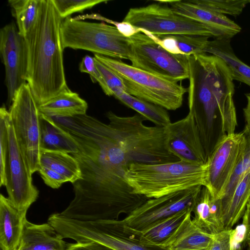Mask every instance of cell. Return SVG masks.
<instances>
[{
  "label": "cell",
  "mask_w": 250,
  "mask_h": 250,
  "mask_svg": "<svg viewBox=\"0 0 250 250\" xmlns=\"http://www.w3.org/2000/svg\"><path fill=\"white\" fill-rule=\"evenodd\" d=\"M207 165L182 161L158 164H129L125 179L133 193L148 199L192 187L205 186Z\"/></svg>",
  "instance_id": "277c9868"
},
{
  "label": "cell",
  "mask_w": 250,
  "mask_h": 250,
  "mask_svg": "<svg viewBox=\"0 0 250 250\" xmlns=\"http://www.w3.org/2000/svg\"><path fill=\"white\" fill-rule=\"evenodd\" d=\"M66 250H115L102 244L91 242L68 244Z\"/></svg>",
  "instance_id": "ab89813d"
},
{
  "label": "cell",
  "mask_w": 250,
  "mask_h": 250,
  "mask_svg": "<svg viewBox=\"0 0 250 250\" xmlns=\"http://www.w3.org/2000/svg\"><path fill=\"white\" fill-rule=\"evenodd\" d=\"M248 250H250V249H248Z\"/></svg>",
  "instance_id": "f6af8a7d"
},
{
  "label": "cell",
  "mask_w": 250,
  "mask_h": 250,
  "mask_svg": "<svg viewBox=\"0 0 250 250\" xmlns=\"http://www.w3.org/2000/svg\"><path fill=\"white\" fill-rule=\"evenodd\" d=\"M68 244L48 222L36 224L26 219L17 250H66Z\"/></svg>",
  "instance_id": "d6986e66"
},
{
  "label": "cell",
  "mask_w": 250,
  "mask_h": 250,
  "mask_svg": "<svg viewBox=\"0 0 250 250\" xmlns=\"http://www.w3.org/2000/svg\"><path fill=\"white\" fill-rule=\"evenodd\" d=\"M245 145L242 132L234 133L223 138L208 157L205 187L213 198L221 199L223 195Z\"/></svg>",
  "instance_id": "4fadbf2b"
},
{
  "label": "cell",
  "mask_w": 250,
  "mask_h": 250,
  "mask_svg": "<svg viewBox=\"0 0 250 250\" xmlns=\"http://www.w3.org/2000/svg\"><path fill=\"white\" fill-rule=\"evenodd\" d=\"M26 210L17 208L8 198L0 195V247L1 250H17L19 248Z\"/></svg>",
  "instance_id": "ac0fdd59"
},
{
  "label": "cell",
  "mask_w": 250,
  "mask_h": 250,
  "mask_svg": "<svg viewBox=\"0 0 250 250\" xmlns=\"http://www.w3.org/2000/svg\"><path fill=\"white\" fill-rule=\"evenodd\" d=\"M97 68L102 74L110 93V96H115L126 92V88L121 79L110 68L95 58Z\"/></svg>",
  "instance_id": "e575fe53"
},
{
  "label": "cell",
  "mask_w": 250,
  "mask_h": 250,
  "mask_svg": "<svg viewBox=\"0 0 250 250\" xmlns=\"http://www.w3.org/2000/svg\"><path fill=\"white\" fill-rule=\"evenodd\" d=\"M250 214V209L247 206L242 217V223L237 225L234 229H231L229 250H242L243 244L246 243Z\"/></svg>",
  "instance_id": "d590c367"
},
{
  "label": "cell",
  "mask_w": 250,
  "mask_h": 250,
  "mask_svg": "<svg viewBox=\"0 0 250 250\" xmlns=\"http://www.w3.org/2000/svg\"><path fill=\"white\" fill-rule=\"evenodd\" d=\"M109 23L113 24L122 34L127 37H130L135 34L141 32L140 29L137 28L126 22H118L110 20Z\"/></svg>",
  "instance_id": "60d3db41"
},
{
  "label": "cell",
  "mask_w": 250,
  "mask_h": 250,
  "mask_svg": "<svg viewBox=\"0 0 250 250\" xmlns=\"http://www.w3.org/2000/svg\"><path fill=\"white\" fill-rule=\"evenodd\" d=\"M189 111L194 117L207 158L237 125L231 73L220 58L202 53L188 56Z\"/></svg>",
  "instance_id": "6da1fadb"
},
{
  "label": "cell",
  "mask_w": 250,
  "mask_h": 250,
  "mask_svg": "<svg viewBox=\"0 0 250 250\" xmlns=\"http://www.w3.org/2000/svg\"><path fill=\"white\" fill-rule=\"evenodd\" d=\"M192 212L194 224L207 233L215 234L224 230L221 200L213 198L205 186L201 189Z\"/></svg>",
  "instance_id": "ffe728a7"
},
{
  "label": "cell",
  "mask_w": 250,
  "mask_h": 250,
  "mask_svg": "<svg viewBox=\"0 0 250 250\" xmlns=\"http://www.w3.org/2000/svg\"><path fill=\"white\" fill-rule=\"evenodd\" d=\"M203 186L170 193L145 202L123 219L135 232H144L168 218L185 210L193 209Z\"/></svg>",
  "instance_id": "7c38bea8"
},
{
  "label": "cell",
  "mask_w": 250,
  "mask_h": 250,
  "mask_svg": "<svg viewBox=\"0 0 250 250\" xmlns=\"http://www.w3.org/2000/svg\"><path fill=\"white\" fill-rule=\"evenodd\" d=\"M9 112L19 147L32 175L41 168L40 112L27 83L16 92Z\"/></svg>",
  "instance_id": "9c48e42d"
},
{
  "label": "cell",
  "mask_w": 250,
  "mask_h": 250,
  "mask_svg": "<svg viewBox=\"0 0 250 250\" xmlns=\"http://www.w3.org/2000/svg\"><path fill=\"white\" fill-rule=\"evenodd\" d=\"M204 52L220 58L229 69L233 80L250 86V66L237 57L231 47L230 39H215L209 41Z\"/></svg>",
  "instance_id": "d4e9b609"
},
{
  "label": "cell",
  "mask_w": 250,
  "mask_h": 250,
  "mask_svg": "<svg viewBox=\"0 0 250 250\" xmlns=\"http://www.w3.org/2000/svg\"><path fill=\"white\" fill-rule=\"evenodd\" d=\"M114 97L126 106L137 111L156 126L166 127L171 123L167 110L162 107L123 92Z\"/></svg>",
  "instance_id": "f1b7e54d"
},
{
  "label": "cell",
  "mask_w": 250,
  "mask_h": 250,
  "mask_svg": "<svg viewBox=\"0 0 250 250\" xmlns=\"http://www.w3.org/2000/svg\"><path fill=\"white\" fill-rule=\"evenodd\" d=\"M9 112L3 105L0 109V186H5V166L9 152Z\"/></svg>",
  "instance_id": "1f68e13d"
},
{
  "label": "cell",
  "mask_w": 250,
  "mask_h": 250,
  "mask_svg": "<svg viewBox=\"0 0 250 250\" xmlns=\"http://www.w3.org/2000/svg\"><path fill=\"white\" fill-rule=\"evenodd\" d=\"M41 113L53 118H67L86 114V102L69 88L40 105Z\"/></svg>",
  "instance_id": "603a6c76"
},
{
  "label": "cell",
  "mask_w": 250,
  "mask_h": 250,
  "mask_svg": "<svg viewBox=\"0 0 250 250\" xmlns=\"http://www.w3.org/2000/svg\"><path fill=\"white\" fill-rule=\"evenodd\" d=\"M153 3L131 8L123 21L139 28L141 33L156 37L188 35L213 37L204 24L174 12L167 5Z\"/></svg>",
  "instance_id": "30bf717a"
},
{
  "label": "cell",
  "mask_w": 250,
  "mask_h": 250,
  "mask_svg": "<svg viewBox=\"0 0 250 250\" xmlns=\"http://www.w3.org/2000/svg\"><path fill=\"white\" fill-rule=\"evenodd\" d=\"M156 42L167 51L174 54L190 56L204 52L209 37L188 35H175L156 37L148 33Z\"/></svg>",
  "instance_id": "484cf974"
},
{
  "label": "cell",
  "mask_w": 250,
  "mask_h": 250,
  "mask_svg": "<svg viewBox=\"0 0 250 250\" xmlns=\"http://www.w3.org/2000/svg\"><path fill=\"white\" fill-rule=\"evenodd\" d=\"M188 214L182 224L164 246L169 250H206L211 246L214 234L195 225Z\"/></svg>",
  "instance_id": "44dd1931"
},
{
  "label": "cell",
  "mask_w": 250,
  "mask_h": 250,
  "mask_svg": "<svg viewBox=\"0 0 250 250\" xmlns=\"http://www.w3.org/2000/svg\"><path fill=\"white\" fill-rule=\"evenodd\" d=\"M242 132L245 139V147L225 191L220 199L221 203L230 197L240 180L250 171V129L245 126Z\"/></svg>",
  "instance_id": "4dcf8cb0"
},
{
  "label": "cell",
  "mask_w": 250,
  "mask_h": 250,
  "mask_svg": "<svg viewBox=\"0 0 250 250\" xmlns=\"http://www.w3.org/2000/svg\"><path fill=\"white\" fill-rule=\"evenodd\" d=\"M61 17L63 20L75 13L82 12L85 10L103 2L104 0H52Z\"/></svg>",
  "instance_id": "836d02e7"
},
{
  "label": "cell",
  "mask_w": 250,
  "mask_h": 250,
  "mask_svg": "<svg viewBox=\"0 0 250 250\" xmlns=\"http://www.w3.org/2000/svg\"><path fill=\"white\" fill-rule=\"evenodd\" d=\"M41 0H10L14 12L20 34L24 38L34 26L38 14Z\"/></svg>",
  "instance_id": "f546056e"
},
{
  "label": "cell",
  "mask_w": 250,
  "mask_h": 250,
  "mask_svg": "<svg viewBox=\"0 0 250 250\" xmlns=\"http://www.w3.org/2000/svg\"><path fill=\"white\" fill-rule=\"evenodd\" d=\"M41 167L51 169L74 183L82 178L80 164L69 153L53 151H41Z\"/></svg>",
  "instance_id": "4316f807"
},
{
  "label": "cell",
  "mask_w": 250,
  "mask_h": 250,
  "mask_svg": "<svg viewBox=\"0 0 250 250\" xmlns=\"http://www.w3.org/2000/svg\"><path fill=\"white\" fill-rule=\"evenodd\" d=\"M202 6L221 14L232 16L240 15L250 2L249 0H193Z\"/></svg>",
  "instance_id": "d6a6232c"
},
{
  "label": "cell",
  "mask_w": 250,
  "mask_h": 250,
  "mask_svg": "<svg viewBox=\"0 0 250 250\" xmlns=\"http://www.w3.org/2000/svg\"><path fill=\"white\" fill-rule=\"evenodd\" d=\"M247 206L250 209V200H249V203L247 205Z\"/></svg>",
  "instance_id": "ee69618b"
},
{
  "label": "cell",
  "mask_w": 250,
  "mask_h": 250,
  "mask_svg": "<svg viewBox=\"0 0 250 250\" xmlns=\"http://www.w3.org/2000/svg\"><path fill=\"white\" fill-rule=\"evenodd\" d=\"M0 54L5 67L8 103L10 105L20 87L27 83V51L24 38L12 21L0 30Z\"/></svg>",
  "instance_id": "9a60e30c"
},
{
  "label": "cell",
  "mask_w": 250,
  "mask_h": 250,
  "mask_svg": "<svg viewBox=\"0 0 250 250\" xmlns=\"http://www.w3.org/2000/svg\"><path fill=\"white\" fill-rule=\"evenodd\" d=\"M106 116L131 163L180 161L169 150L165 127L146 126L144 123L146 120L138 113L124 117L109 111Z\"/></svg>",
  "instance_id": "5b68a950"
},
{
  "label": "cell",
  "mask_w": 250,
  "mask_h": 250,
  "mask_svg": "<svg viewBox=\"0 0 250 250\" xmlns=\"http://www.w3.org/2000/svg\"><path fill=\"white\" fill-rule=\"evenodd\" d=\"M60 37L63 49H82L111 58L130 60V38L114 26L69 17L61 23Z\"/></svg>",
  "instance_id": "ba28073f"
},
{
  "label": "cell",
  "mask_w": 250,
  "mask_h": 250,
  "mask_svg": "<svg viewBox=\"0 0 250 250\" xmlns=\"http://www.w3.org/2000/svg\"><path fill=\"white\" fill-rule=\"evenodd\" d=\"M246 242L249 246V249H250V218L248 224V233L246 239Z\"/></svg>",
  "instance_id": "7bdbcfd3"
},
{
  "label": "cell",
  "mask_w": 250,
  "mask_h": 250,
  "mask_svg": "<svg viewBox=\"0 0 250 250\" xmlns=\"http://www.w3.org/2000/svg\"><path fill=\"white\" fill-rule=\"evenodd\" d=\"M94 58L121 79L127 94L166 110H175L182 106L188 88L178 82L141 70L119 59L96 54Z\"/></svg>",
  "instance_id": "52a82bcc"
},
{
  "label": "cell",
  "mask_w": 250,
  "mask_h": 250,
  "mask_svg": "<svg viewBox=\"0 0 250 250\" xmlns=\"http://www.w3.org/2000/svg\"><path fill=\"white\" fill-rule=\"evenodd\" d=\"M40 125L41 151H59L70 154L79 151V146L76 140L52 118L40 113Z\"/></svg>",
  "instance_id": "7402d4cb"
},
{
  "label": "cell",
  "mask_w": 250,
  "mask_h": 250,
  "mask_svg": "<svg viewBox=\"0 0 250 250\" xmlns=\"http://www.w3.org/2000/svg\"><path fill=\"white\" fill-rule=\"evenodd\" d=\"M71 155L80 164L82 178L73 184L74 197L60 212L62 216L83 221L118 220L148 199L133 192L125 168L100 166L80 151Z\"/></svg>",
  "instance_id": "7a4b0ae2"
},
{
  "label": "cell",
  "mask_w": 250,
  "mask_h": 250,
  "mask_svg": "<svg viewBox=\"0 0 250 250\" xmlns=\"http://www.w3.org/2000/svg\"><path fill=\"white\" fill-rule=\"evenodd\" d=\"M5 178L8 199L18 209L27 211L38 199L39 191L33 184L32 174L19 147L11 122Z\"/></svg>",
  "instance_id": "5bb4252c"
},
{
  "label": "cell",
  "mask_w": 250,
  "mask_h": 250,
  "mask_svg": "<svg viewBox=\"0 0 250 250\" xmlns=\"http://www.w3.org/2000/svg\"><path fill=\"white\" fill-rule=\"evenodd\" d=\"M62 20L52 0H41L36 22L24 37L26 82L38 106L68 88L60 37Z\"/></svg>",
  "instance_id": "3957f363"
},
{
  "label": "cell",
  "mask_w": 250,
  "mask_h": 250,
  "mask_svg": "<svg viewBox=\"0 0 250 250\" xmlns=\"http://www.w3.org/2000/svg\"><path fill=\"white\" fill-rule=\"evenodd\" d=\"M231 229H224L214 234L209 250H229Z\"/></svg>",
  "instance_id": "f35d334b"
},
{
  "label": "cell",
  "mask_w": 250,
  "mask_h": 250,
  "mask_svg": "<svg viewBox=\"0 0 250 250\" xmlns=\"http://www.w3.org/2000/svg\"><path fill=\"white\" fill-rule=\"evenodd\" d=\"M50 224L63 238L77 243L94 242L115 250H169L164 247L142 243L138 234L122 220L83 221L54 214Z\"/></svg>",
  "instance_id": "8992f818"
},
{
  "label": "cell",
  "mask_w": 250,
  "mask_h": 250,
  "mask_svg": "<svg viewBox=\"0 0 250 250\" xmlns=\"http://www.w3.org/2000/svg\"><path fill=\"white\" fill-rule=\"evenodd\" d=\"M169 151L180 161L205 164L207 156L192 113L165 127Z\"/></svg>",
  "instance_id": "2e32d148"
},
{
  "label": "cell",
  "mask_w": 250,
  "mask_h": 250,
  "mask_svg": "<svg viewBox=\"0 0 250 250\" xmlns=\"http://www.w3.org/2000/svg\"><path fill=\"white\" fill-rule=\"evenodd\" d=\"M129 38L131 65L174 82L188 79V56L167 51L141 32Z\"/></svg>",
  "instance_id": "8fae6325"
},
{
  "label": "cell",
  "mask_w": 250,
  "mask_h": 250,
  "mask_svg": "<svg viewBox=\"0 0 250 250\" xmlns=\"http://www.w3.org/2000/svg\"><path fill=\"white\" fill-rule=\"evenodd\" d=\"M245 95L247 103L246 107L243 109V113L246 122L245 126L250 129V93H247Z\"/></svg>",
  "instance_id": "b9f144b4"
},
{
  "label": "cell",
  "mask_w": 250,
  "mask_h": 250,
  "mask_svg": "<svg viewBox=\"0 0 250 250\" xmlns=\"http://www.w3.org/2000/svg\"><path fill=\"white\" fill-rule=\"evenodd\" d=\"M250 198V171L240 180L230 197L221 203L224 229H231L243 217Z\"/></svg>",
  "instance_id": "cb8c5ba5"
},
{
  "label": "cell",
  "mask_w": 250,
  "mask_h": 250,
  "mask_svg": "<svg viewBox=\"0 0 250 250\" xmlns=\"http://www.w3.org/2000/svg\"><path fill=\"white\" fill-rule=\"evenodd\" d=\"M169 6L174 12L204 24L218 39H231L241 27L223 14L194 2L193 0H157Z\"/></svg>",
  "instance_id": "e0dca14e"
},
{
  "label": "cell",
  "mask_w": 250,
  "mask_h": 250,
  "mask_svg": "<svg viewBox=\"0 0 250 250\" xmlns=\"http://www.w3.org/2000/svg\"><path fill=\"white\" fill-rule=\"evenodd\" d=\"M79 70L81 72L88 73L92 82L98 83L105 94L110 96L109 91L104 78L96 66L94 57L85 56L80 64Z\"/></svg>",
  "instance_id": "8d00e7d4"
},
{
  "label": "cell",
  "mask_w": 250,
  "mask_h": 250,
  "mask_svg": "<svg viewBox=\"0 0 250 250\" xmlns=\"http://www.w3.org/2000/svg\"><path fill=\"white\" fill-rule=\"evenodd\" d=\"M191 210H185L157 224L148 230L138 234L144 244L164 247L174 233Z\"/></svg>",
  "instance_id": "83f0119b"
},
{
  "label": "cell",
  "mask_w": 250,
  "mask_h": 250,
  "mask_svg": "<svg viewBox=\"0 0 250 250\" xmlns=\"http://www.w3.org/2000/svg\"><path fill=\"white\" fill-rule=\"evenodd\" d=\"M38 172L44 183L52 188H58L63 183L68 182L63 176L48 168L41 167Z\"/></svg>",
  "instance_id": "74e56055"
}]
</instances>
